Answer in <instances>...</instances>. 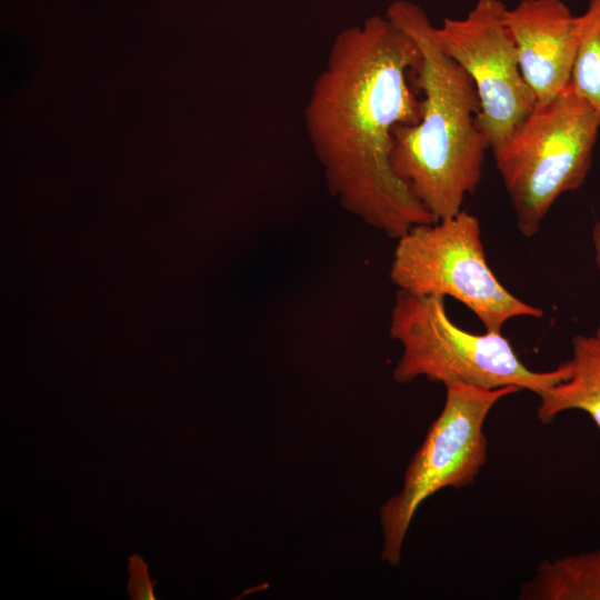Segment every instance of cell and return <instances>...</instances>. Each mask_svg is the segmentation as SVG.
I'll use <instances>...</instances> for the list:
<instances>
[{
	"mask_svg": "<svg viewBox=\"0 0 600 600\" xmlns=\"http://www.w3.org/2000/svg\"><path fill=\"white\" fill-rule=\"evenodd\" d=\"M390 279L399 290L451 297L464 304L488 331H501L518 317L543 311L513 296L489 267L479 219L461 210L453 217L418 224L397 239Z\"/></svg>",
	"mask_w": 600,
	"mask_h": 600,
	"instance_id": "obj_5",
	"label": "cell"
},
{
	"mask_svg": "<svg viewBox=\"0 0 600 600\" xmlns=\"http://www.w3.org/2000/svg\"><path fill=\"white\" fill-rule=\"evenodd\" d=\"M421 53L391 18L341 32L317 76L304 127L330 193L390 238L438 221L393 172V129L421 118L409 83Z\"/></svg>",
	"mask_w": 600,
	"mask_h": 600,
	"instance_id": "obj_1",
	"label": "cell"
},
{
	"mask_svg": "<svg viewBox=\"0 0 600 600\" xmlns=\"http://www.w3.org/2000/svg\"><path fill=\"white\" fill-rule=\"evenodd\" d=\"M567 362L569 376L538 394V419L549 423L564 411L581 410L600 430V341L594 336H574Z\"/></svg>",
	"mask_w": 600,
	"mask_h": 600,
	"instance_id": "obj_9",
	"label": "cell"
},
{
	"mask_svg": "<svg viewBox=\"0 0 600 600\" xmlns=\"http://www.w3.org/2000/svg\"><path fill=\"white\" fill-rule=\"evenodd\" d=\"M446 387L440 414L407 467L403 486L380 510L381 560L396 566L419 506L439 490L460 489L474 481L488 460L484 422L494 404L520 391L516 387L484 389L466 383Z\"/></svg>",
	"mask_w": 600,
	"mask_h": 600,
	"instance_id": "obj_6",
	"label": "cell"
},
{
	"mask_svg": "<svg viewBox=\"0 0 600 600\" xmlns=\"http://www.w3.org/2000/svg\"><path fill=\"white\" fill-rule=\"evenodd\" d=\"M506 21L536 107L544 106L570 84L580 16L562 0H520L508 8Z\"/></svg>",
	"mask_w": 600,
	"mask_h": 600,
	"instance_id": "obj_8",
	"label": "cell"
},
{
	"mask_svg": "<svg viewBox=\"0 0 600 600\" xmlns=\"http://www.w3.org/2000/svg\"><path fill=\"white\" fill-rule=\"evenodd\" d=\"M129 582L128 593L133 600H154L153 588L157 584L156 580H151L148 573V564L143 558L134 553L129 558Z\"/></svg>",
	"mask_w": 600,
	"mask_h": 600,
	"instance_id": "obj_12",
	"label": "cell"
},
{
	"mask_svg": "<svg viewBox=\"0 0 600 600\" xmlns=\"http://www.w3.org/2000/svg\"><path fill=\"white\" fill-rule=\"evenodd\" d=\"M389 331L402 347L393 369L398 383L424 377L444 386L516 387L538 396L569 376L567 361L550 371L529 369L501 331L472 333L459 328L448 317L441 296L398 290Z\"/></svg>",
	"mask_w": 600,
	"mask_h": 600,
	"instance_id": "obj_3",
	"label": "cell"
},
{
	"mask_svg": "<svg viewBox=\"0 0 600 600\" xmlns=\"http://www.w3.org/2000/svg\"><path fill=\"white\" fill-rule=\"evenodd\" d=\"M521 600H600V549L542 560Z\"/></svg>",
	"mask_w": 600,
	"mask_h": 600,
	"instance_id": "obj_10",
	"label": "cell"
},
{
	"mask_svg": "<svg viewBox=\"0 0 600 600\" xmlns=\"http://www.w3.org/2000/svg\"><path fill=\"white\" fill-rule=\"evenodd\" d=\"M591 240L594 251V261L600 271V221H596L593 224ZM594 337L600 341V327L597 329Z\"/></svg>",
	"mask_w": 600,
	"mask_h": 600,
	"instance_id": "obj_13",
	"label": "cell"
},
{
	"mask_svg": "<svg viewBox=\"0 0 600 600\" xmlns=\"http://www.w3.org/2000/svg\"><path fill=\"white\" fill-rule=\"evenodd\" d=\"M501 0H478L461 19L434 27L441 50L471 78L478 92L480 126L493 152L524 123L536 98L520 70Z\"/></svg>",
	"mask_w": 600,
	"mask_h": 600,
	"instance_id": "obj_7",
	"label": "cell"
},
{
	"mask_svg": "<svg viewBox=\"0 0 600 600\" xmlns=\"http://www.w3.org/2000/svg\"><path fill=\"white\" fill-rule=\"evenodd\" d=\"M570 84L600 118V0H589L580 14V32Z\"/></svg>",
	"mask_w": 600,
	"mask_h": 600,
	"instance_id": "obj_11",
	"label": "cell"
},
{
	"mask_svg": "<svg viewBox=\"0 0 600 600\" xmlns=\"http://www.w3.org/2000/svg\"><path fill=\"white\" fill-rule=\"evenodd\" d=\"M388 17L419 47L416 76L423 93L420 120L393 129L391 168L437 220L447 219L462 210L480 183L490 149L480 126V99L471 78L439 47L419 7L398 1Z\"/></svg>",
	"mask_w": 600,
	"mask_h": 600,
	"instance_id": "obj_2",
	"label": "cell"
},
{
	"mask_svg": "<svg viewBox=\"0 0 600 600\" xmlns=\"http://www.w3.org/2000/svg\"><path fill=\"white\" fill-rule=\"evenodd\" d=\"M599 129L598 114L569 84L492 152L522 236L533 237L557 199L583 184Z\"/></svg>",
	"mask_w": 600,
	"mask_h": 600,
	"instance_id": "obj_4",
	"label": "cell"
}]
</instances>
